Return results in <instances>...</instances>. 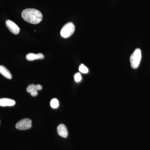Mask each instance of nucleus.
<instances>
[{
    "instance_id": "1",
    "label": "nucleus",
    "mask_w": 150,
    "mask_h": 150,
    "mask_svg": "<svg viewBox=\"0 0 150 150\" xmlns=\"http://www.w3.org/2000/svg\"><path fill=\"white\" fill-rule=\"evenodd\" d=\"M21 16L25 21L31 24H38L43 19L42 14L35 9H25L22 12Z\"/></svg>"
},
{
    "instance_id": "2",
    "label": "nucleus",
    "mask_w": 150,
    "mask_h": 150,
    "mask_svg": "<svg viewBox=\"0 0 150 150\" xmlns=\"http://www.w3.org/2000/svg\"><path fill=\"white\" fill-rule=\"evenodd\" d=\"M142 59V51L139 48H137L131 54L130 62L131 67L134 69L138 68Z\"/></svg>"
},
{
    "instance_id": "3",
    "label": "nucleus",
    "mask_w": 150,
    "mask_h": 150,
    "mask_svg": "<svg viewBox=\"0 0 150 150\" xmlns=\"http://www.w3.org/2000/svg\"><path fill=\"white\" fill-rule=\"evenodd\" d=\"M75 27L74 25L72 22L66 23L63 26L61 30V35L64 38H67L73 35L74 32Z\"/></svg>"
},
{
    "instance_id": "4",
    "label": "nucleus",
    "mask_w": 150,
    "mask_h": 150,
    "mask_svg": "<svg viewBox=\"0 0 150 150\" xmlns=\"http://www.w3.org/2000/svg\"><path fill=\"white\" fill-rule=\"evenodd\" d=\"M32 127V121L29 118L22 119L16 124V128L20 130H25Z\"/></svg>"
},
{
    "instance_id": "5",
    "label": "nucleus",
    "mask_w": 150,
    "mask_h": 150,
    "mask_svg": "<svg viewBox=\"0 0 150 150\" xmlns=\"http://www.w3.org/2000/svg\"><path fill=\"white\" fill-rule=\"evenodd\" d=\"M6 25L12 33L17 35L20 31V28L15 23L10 20H8L6 22Z\"/></svg>"
},
{
    "instance_id": "6",
    "label": "nucleus",
    "mask_w": 150,
    "mask_h": 150,
    "mask_svg": "<svg viewBox=\"0 0 150 150\" xmlns=\"http://www.w3.org/2000/svg\"><path fill=\"white\" fill-rule=\"evenodd\" d=\"M58 134L63 138H67L68 136V131L66 126L63 124H60L57 127Z\"/></svg>"
},
{
    "instance_id": "7",
    "label": "nucleus",
    "mask_w": 150,
    "mask_h": 150,
    "mask_svg": "<svg viewBox=\"0 0 150 150\" xmlns=\"http://www.w3.org/2000/svg\"><path fill=\"white\" fill-rule=\"evenodd\" d=\"M16 101L13 99L8 98H0V106H12L15 105Z\"/></svg>"
},
{
    "instance_id": "8",
    "label": "nucleus",
    "mask_w": 150,
    "mask_h": 150,
    "mask_svg": "<svg viewBox=\"0 0 150 150\" xmlns=\"http://www.w3.org/2000/svg\"><path fill=\"white\" fill-rule=\"evenodd\" d=\"M44 55L42 53H38L37 54L29 53L26 56V59L29 61H33L36 59H44Z\"/></svg>"
},
{
    "instance_id": "9",
    "label": "nucleus",
    "mask_w": 150,
    "mask_h": 150,
    "mask_svg": "<svg viewBox=\"0 0 150 150\" xmlns=\"http://www.w3.org/2000/svg\"><path fill=\"white\" fill-rule=\"evenodd\" d=\"M0 74L2 75L6 79H11L12 77L11 74L9 71L4 66H0Z\"/></svg>"
},
{
    "instance_id": "10",
    "label": "nucleus",
    "mask_w": 150,
    "mask_h": 150,
    "mask_svg": "<svg viewBox=\"0 0 150 150\" xmlns=\"http://www.w3.org/2000/svg\"><path fill=\"white\" fill-rule=\"evenodd\" d=\"M42 86L40 84H38L35 85V84H31L28 86L27 88V91L28 92L31 93L37 91L38 90H40L42 89Z\"/></svg>"
},
{
    "instance_id": "11",
    "label": "nucleus",
    "mask_w": 150,
    "mask_h": 150,
    "mask_svg": "<svg viewBox=\"0 0 150 150\" xmlns=\"http://www.w3.org/2000/svg\"><path fill=\"white\" fill-rule=\"evenodd\" d=\"M50 105H51V107L52 108H57L59 106V100L56 98H53V99L51 100Z\"/></svg>"
},
{
    "instance_id": "12",
    "label": "nucleus",
    "mask_w": 150,
    "mask_h": 150,
    "mask_svg": "<svg viewBox=\"0 0 150 150\" xmlns=\"http://www.w3.org/2000/svg\"><path fill=\"white\" fill-rule=\"evenodd\" d=\"M79 71L81 73H83V74H87L88 72V69L83 64H82L80 66Z\"/></svg>"
},
{
    "instance_id": "13",
    "label": "nucleus",
    "mask_w": 150,
    "mask_h": 150,
    "mask_svg": "<svg viewBox=\"0 0 150 150\" xmlns=\"http://www.w3.org/2000/svg\"><path fill=\"white\" fill-rule=\"evenodd\" d=\"M75 81L76 82H79L81 80V74L80 73H78L76 74L74 76Z\"/></svg>"
},
{
    "instance_id": "14",
    "label": "nucleus",
    "mask_w": 150,
    "mask_h": 150,
    "mask_svg": "<svg viewBox=\"0 0 150 150\" xmlns=\"http://www.w3.org/2000/svg\"></svg>"
}]
</instances>
